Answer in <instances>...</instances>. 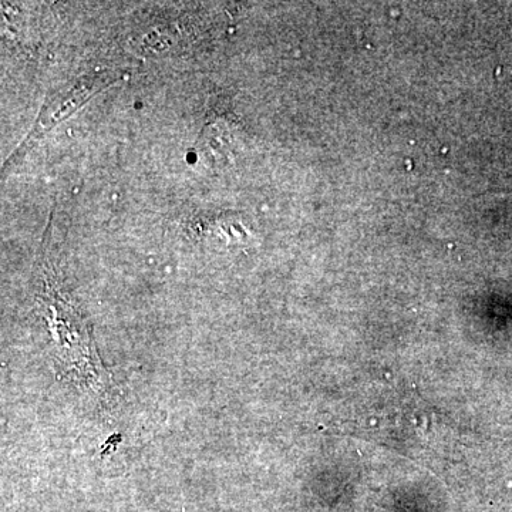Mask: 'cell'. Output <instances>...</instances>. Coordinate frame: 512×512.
Returning a JSON list of instances; mask_svg holds the SVG:
<instances>
[{"mask_svg":"<svg viewBox=\"0 0 512 512\" xmlns=\"http://www.w3.org/2000/svg\"><path fill=\"white\" fill-rule=\"evenodd\" d=\"M200 148L208 163L221 164L231 153V137L224 124H208L202 131Z\"/></svg>","mask_w":512,"mask_h":512,"instance_id":"obj_1","label":"cell"}]
</instances>
